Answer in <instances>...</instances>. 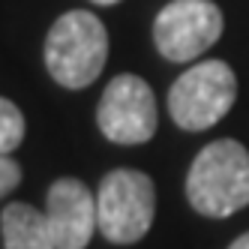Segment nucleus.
I'll return each instance as SVG.
<instances>
[{
    "instance_id": "obj_1",
    "label": "nucleus",
    "mask_w": 249,
    "mask_h": 249,
    "mask_svg": "<svg viewBox=\"0 0 249 249\" xmlns=\"http://www.w3.org/2000/svg\"><path fill=\"white\" fill-rule=\"evenodd\" d=\"M189 204L210 219H225L249 204V150L234 138L210 141L186 174Z\"/></svg>"
},
{
    "instance_id": "obj_2",
    "label": "nucleus",
    "mask_w": 249,
    "mask_h": 249,
    "mask_svg": "<svg viewBox=\"0 0 249 249\" xmlns=\"http://www.w3.org/2000/svg\"><path fill=\"white\" fill-rule=\"evenodd\" d=\"M108 60V30L87 9L63 12L45 36V69L66 90L90 87Z\"/></svg>"
},
{
    "instance_id": "obj_3",
    "label": "nucleus",
    "mask_w": 249,
    "mask_h": 249,
    "mask_svg": "<svg viewBox=\"0 0 249 249\" xmlns=\"http://www.w3.org/2000/svg\"><path fill=\"white\" fill-rule=\"evenodd\" d=\"M156 213V186L144 171L114 168L96 192V219L108 243L129 246L150 231Z\"/></svg>"
},
{
    "instance_id": "obj_4",
    "label": "nucleus",
    "mask_w": 249,
    "mask_h": 249,
    "mask_svg": "<svg viewBox=\"0 0 249 249\" xmlns=\"http://www.w3.org/2000/svg\"><path fill=\"white\" fill-rule=\"evenodd\" d=\"M237 78L225 60H201L177 78L168 90V114L186 132H204L231 111Z\"/></svg>"
},
{
    "instance_id": "obj_5",
    "label": "nucleus",
    "mask_w": 249,
    "mask_h": 249,
    "mask_svg": "<svg viewBox=\"0 0 249 249\" xmlns=\"http://www.w3.org/2000/svg\"><path fill=\"white\" fill-rule=\"evenodd\" d=\"M222 9L213 0H171L153 21V45L171 63H189L222 36Z\"/></svg>"
},
{
    "instance_id": "obj_6",
    "label": "nucleus",
    "mask_w": 249,
    "mask_h": 249,
    "mask_svg": "<svg viewBox=\"0 0 249 249\" xmlns=\"http://www.w3.org/2000/svg\"><path fill=\"white\" fill-rule=\"evenodd\" d=\"M156 99L144 78L123 72L108 81L96 108L99 132L114 144H147L156 135Z\"/></svg>"
},
{
    "instance_id": "obj_7",
    "label": "nucleus",
    "mask_w": 249,
    "mask_h": 249,
    "mask_svg": "<svg viewBox=\"0 0 249 249\" xmlns=\"http://www.w3.org/2000/svg\"><path fill=\"white\" fill-rule=\"evenodd\" d=\"M45 216L57 249H87L93 231L99 228L96 195L75 177H60L48 186Z\"/></svg>"
},
{
    "instance_id": "obj_8",
    "label": "nucleus",
    "mask_w": 249,
    "mask_h": 249,
    "mask_svg": "<svg viewBox=\"0 0 249 249\" xmlns=\"http://www.w3.org/2000/svg\"><path fill=\"white\" fill-rule=\"evenodd\" d=\"M0 234H3L6 249H57L48 216L21 201H12L3 207Z\"/></svg>"
},
{
    "instance_id": "obj_9",
    "label": "nucleus",
    "mask_w": 249,
    "mask_h": 249,
    "mask_svg": "<svg viewBox=\"0 0 249 249\" xmlns=\"http://www.w3.org/2000/svg\"><path fill=\"white\" fill-rule=\"evenodd\" d=\"M24 141V114L15 102L0 96V156H9Z\"/></svg>"
},
{
    "instance_id": "obj_10",
    "label": "nucleus",
    "mask_w": 249,
    "mask_h": 249,
    "mask_svg": "<svg viewBox=\"0 0 249 249\" xmlns=\"http://www.w3.org/2000/svg\"><path fill=\"white\" fill-rule=\"evenodd\" d=\"M18 183H21V165L12 156H0V198H6Z\"/></svg>"
},
{
    "instance_id": "obj_11",
    "label": "nucleus",
    "mask_w": 249,
    "mask_h": 249,
    "mask_svg": "<svg viewBox=\"0 0 249 249\" xmlns=\"http://www.w3.org/2000/svg\"><path fill=\"white\" fill-rule=\"evenodd\" d=\"M228 249H249V231H246V234H240L234 243H231Z\"/></svg>"
},
{
    "instance_id": "obj_12",
    "label": "nucleus",
    "mask_w": 249,
    "mask_h": 249,
    "mask_svg": "<svg viewBox=\"0 0 249 249\" xmlns=\"http://www.w3.org/2000/svg\"><path fill=\"white\" fill-rule=\"evenodd\" d=\"M90 3H96V6H117L120 0H90Z\"/></svg>"
}]
</instances>
